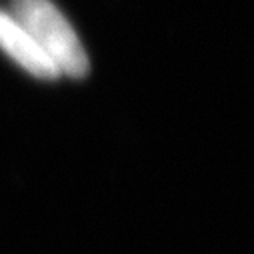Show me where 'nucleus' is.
<instances>
[{"instance_id": "nucleus-1", "label": "nucleus", "mask_w": 254, "mask_h": 254, "mask_svg": "<svg viewBox=\"0 0 254 254\" xmlns=\"http://www.w3.org/2000/svg\"><path fill=\"white\" fill-rule=\"evenodd\" d=\"M10 14L28 30L60 74L72 78L88 74L90 62L86 50L72 24L52 0H12Z\"/></svg>"}, {"instance_id": "nucleus-2", "label": "nucleus", "mask_w": 254, "mask_h": 254, "mask_svg": "<svg viewBox=\"0 0 254 254\" xmlns=\"http://www.w3.org/2000/svg\"><path fill=\"white\" fill-rule=\"evenodd\" d=\"M0 48H2L18 66L42 80H54L62 76L46 52L36 44L28 30L6 10H0Z\"/></svg>"}]
</instances>
